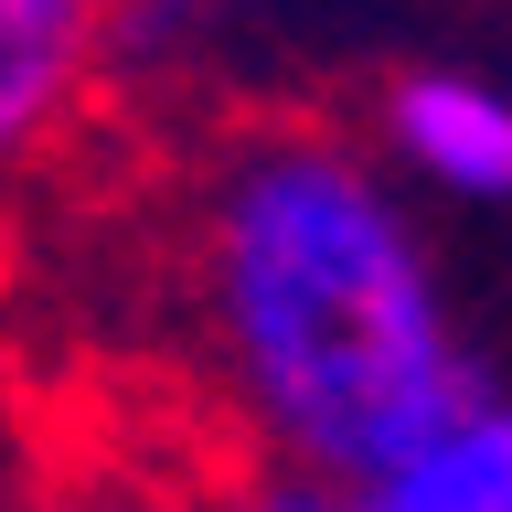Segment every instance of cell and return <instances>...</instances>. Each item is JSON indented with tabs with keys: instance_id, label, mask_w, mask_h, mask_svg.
Instances as JSON below:
<instances>
[{
	"instance_id": "cell-1",
	"label": "cell",
	"mask_w": 512,
	"mask_h": 512,
	"mask_svg": "<svg viewBox=\"0 0 512 512\" xmlns=\"http://www.w3.org/2000/svg\"><path fill=\"white\" fill-rule=\"evenodd\" d=\"M192 310L246 438L374 491L491 395L416 203L331 128H246L192 182Z\"/></svg>"
},
{
	"instance_id": "cell-2",
	"label": "cell",
	"mask_w": 512,
	"mask_h": 512,
	"mask_svg": "<svg viewBox=\"0 0 512 512\" xmlns=\"http://www.w3.org/2000/svg\"><path fill=\"white\" fill-rule=\"evenodd\" d=\"M384 171H406L416 192L448 203H512V86L470 75V64H406L374 96Z\"/></svg>"
},
{
	"instance_id": "cell-3",
	"label": "cell",
	"mask_w": 512,
	"mask_h": 512,
	"mask_svg": "<svg viewBox=\"0 0 512 512\" xmlns=\"http://www.w3.org/2000/svg\"><path fill=\"white\" fill-rule=\"evenodd\" d=\"M107 22H118V0H0V171L54 150L64 118L96 96Z\"/></svg>"
},
{
	"instance_id": "cell-4",
	"label": "cell",
	"mask_w": 512,
	"mask_h": 512,
	"mask_svg": "<svg viewBox=\"0 0 512 512\" xmlns=\"http://www.w3.org/2000/svg\"><path fill=\"white\" fill-rule=\"evenodd\" d=\"M374 512H512V384L470 395L438 438L374 480Z\"/></svg>"
},
{
	"instance_id": "cell-5",
	"label": "cell",
	"mask_w": 512,
	"mask_h": 512,
	"mask_svg": "<svg viewBox=\"0 0 512 512\" xmlns=\"http://www.w3.org/2000/svg\"><path fill=\"white\" fill-rule=\"evenodd\" d=\"M224 512H374V491H363V480H331V470H288V459H256V470L224 491Z\"/></svg>"
},
{
	"instance_id": "cell-6",
	"label": "cell",
	"mask_w": 512,
	"mask_h": 512,
	"mask_svg": "<svg viewBox=\"0 0 512 512\" xmlns=\"http://www.w3.org/2000/svg\"><path fill=\"white\" fill-rule=\"evenodd\" d=\"M64 512H171V502H64Z\"/></svg>"
}]
</instances>
